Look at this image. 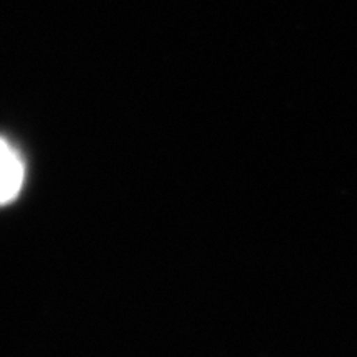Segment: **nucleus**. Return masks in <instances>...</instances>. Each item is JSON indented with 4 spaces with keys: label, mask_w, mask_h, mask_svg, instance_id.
<instances>
[{
    "label": "nucleus",
    "mask_w": 357,
    "mask_h": 357,
    "mask_svg": "<svg viewBox=\"0 0 357 357\" xmlns=\"http://www.w3.org/2000/svg\"><path fill=\"white\" fill-rule=\"evenodd\" d=\"M25 181V166L15 147L0 137V205L17 199Z\"/></svg>",
    "instance_id": "f257e3e1"
}]
</instances>
